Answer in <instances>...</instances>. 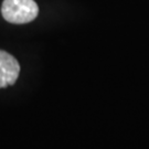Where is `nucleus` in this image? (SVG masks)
<instances>
[{
	"label": "nucleus",
	"mask_w": 149,
	"mask_h": 149,
	"mask_svg": "<svg viewBox=\"0 0 149 149\" xmlns=\"http://www.w3.org/2000/svg\"><path fill=\"white\" fill-rule=\"evenodd\" d=\"M1 15L6 21L23 24L33 21L39 15V7L34 0H3Z\"/></svg>",
	"instance_id": "f257e3e1"
},
{
	"label": "nucleus",
	"mask_w": 149,
	"mask_h": 149,
	"mask_svg": "<svg viewBox=\"0 0 149 149\" xmlns=\"http://www.w3.org/2000/svg\"><path fill=\"white\" fill-rule=\"evenodd\" d=\"M20 73V64L15 56L0 50V88L13 85Z\"/></svg>",
	"instance_id": "f03ea898"
}]
</instances>
